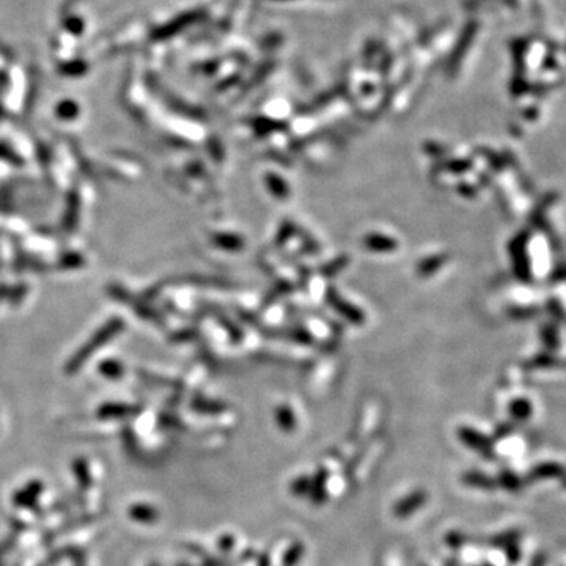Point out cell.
Masks as SVG:
<instances>
[{"label": "cell", "instance_id": "30bf717a", "mask_svg": "<svg viewBox=\"0 0 566 566\" xmlns=\"http://www.w3.org/2000/svg\"><path fill=\"white\" fill-rule=\"evenodd\" d=\"M506 552H508V560L510 562H518L519 560V557H520V551H519V548H518V544L515 543V544H510V546H506Z\"/></svg>", "mask_w": 566, "mask_h": 566}, {"label": "cell", "instance_id": "7a4b0ae2", "mask_svg": "<svg viewBox=\"0 0 566 566\" xmlns=\"http://www.w3.org/2000/svg\"><path fill=\"white\" fill-rule=\"evenodd\" d=\"M566 475V469L562 464L557 463H544L533 467L529 473V481H541L552 478H563Z\"/></svg>", "mask_w": 566, "mask_h": 566}, {"label": "cell", "instance_id": "7c38bea8", "mask_svg": "<svg viewBox=\"0 0 566 566\" xmlns=\"http://www.w3.org/2000/svg\"><path fill=\"white\" fill-rule=\"evenodd\" d=\"M222 546H224V549H230L231 546H233V538H231V537L224 538V539H222Z\"/></svg>", "mask_w": 566, "mask_h": 566}, {"label": "cell", "instance_id": "9c48e42d", "mask_svg": "<svg viewBox=\"0 0 566 566\" xmlns=\"http://www.w3.org/2000/svg\"><path fill=\"white\" fill-rule=\"evenodd\" d=\"M466 543V537L459 532H453L450 535H447V544L452 546V548H459Z\"/></svg>", "mask_w": 566, "mask_h": 566}, {"label": "cell", "instance_id": "ba28073f", "mask_svg": "<svg viewBox=\"0 0 566 566\" xmlns=\"http://www.w3.org/2000/svg\"><path fill=\"white\" fill-rule=\"evenodd\" d=\"M518 538H519V533L518 532H508V533H502V535H497L496 538L491 539V544L494 546H510V544H515L518 543Z\"/></svg>", "mask_w": 566, "mask_h": 566}, {"label": "cell", "instance_id": "6da1fadb", "mask_svg": "<svg viewBox=\"0 0 566 566\" xmlns=\"http://www.w3.org/2000/svg\"><path fill=\"white\" fill-rule=\"evenodd\" d=\"M426 499H428V494L425 491H414V492H411L407 497L400 500V502L393 506L395 516L407 518L409 515H412L414 511L420 510L422 506L425 505Z\"/></svg>", "mask_w": 566, "mask_h": 566}, {"label": "cell", "instance_id": "4fadbf2b", "mask_svg": "<svg viewBox=\"0 0 566 566\" xmlns=\"http://www.w3.org/2000/svg\"><path fill=\"white\" fill-rule=\"evenodd\" d=\"M258 566H269V557L264 555V558L262 557V560H260Z\"/></svg>", "mask_w": 566, "mask_h": 566}, {"label": "cell", "instance_id": "5bb4252c", "mask_svg": "<svg viewBox=\"0 0 566 566\" xmlns=\"http://www.w3.org/2000/svg\"><path fill=\"white\" fill-rule=\"evenodd\" d=\"M562 483H563V487H566V475L562 478Z\"/></svg>", "mask_w": 566, "mask_h": 566}, {"label": "cell", "instance_id": "8fae6325", "mask_svg": "<svg viewBox=\"0 0 566 566\" xmlns=\"http://www.w3.org/2000/svg\"><path fill=\"white\" fill-rule=\"evenodd\" d=\"M546 563H548V555L544 552H539V554L533 557L530 566H546Z\"/></svg>", "mask_w": 566, "mask_h": 566}, {"label": "cell", "instance_id": "277c9868", "mask_svg": "<svg viewBox=\"0 0 566 566\" xmlns=\"http://www.w3.org/2000/svg\"><path fill=\"white\" fill-rule=\"evenodd\" d=\"M463 481L467 485H471L473 487H481V490H494L496 487V481L491 480L490 477H486L485 473L480 472H469L463 477Z\"/></svg>", "mask_w": 566, "mask_h": 566}, {"label": "cell", "instance_id": "8992f818", "mask_svg": "<svg viewBox=\"0 0 566 566\" xmlns=\"http://www.w3.org/2000/svg\"><path fill=\"white\" fill-rule=\"evenodd\" d=\"M500 485L511 492H518L520 490V486H523V481H520V478H518L515 473L505 471L500 473Z\"/></svg>", "mask_w": 566, "mask_h": 566}, {"label": "cell", "instance_id": "3957f363", "mask_svg": "<svg viewBox=\"0 0 566 566\" xmlns=\"http://www.w3.org/2000/svg\"><path fill=\"white\" fill-rule=\"evenodd\" d=\"M463 439L466 444H469L475 450H478L481 454H485L486 458H494V452H492V447L490 442H487L485 438H481L480 434L477 433H472L469 429H466L463 433Z\"/></svg>", "mask_w": 566, "mask_h": 566}, {"label": "cell", "instance_id": "5b68a950", "mask_svg": "<svg viewBox=\"0 0 566 566\" xmlns=\"http://www.w3.org/2000/svg\"><path fill=\"white\" fill-rule=\"evenodd\" d=\"M302 555H304V544L295 543L288 551H286V554L283 557V566H295L299 560H301Z\"/></svg>", "mask_w": 566, "mask_h": 566}, {"label": "cell", "instance_id": "52a82bcc", "mask_svg": "<svg viewBox=\"0 0 566 566\" xmlns=\"http://www.w3.org/2000/svg\"><path fill=\"white\" fill-rule=\"evenodd\" d=\"M291 491L292 494H297V496H302V494H309L311 491V483L307 477H301L295 480L291 483Z\"/></svg>", "mask_w": 566, "mask_h": 566}]
</instances>
